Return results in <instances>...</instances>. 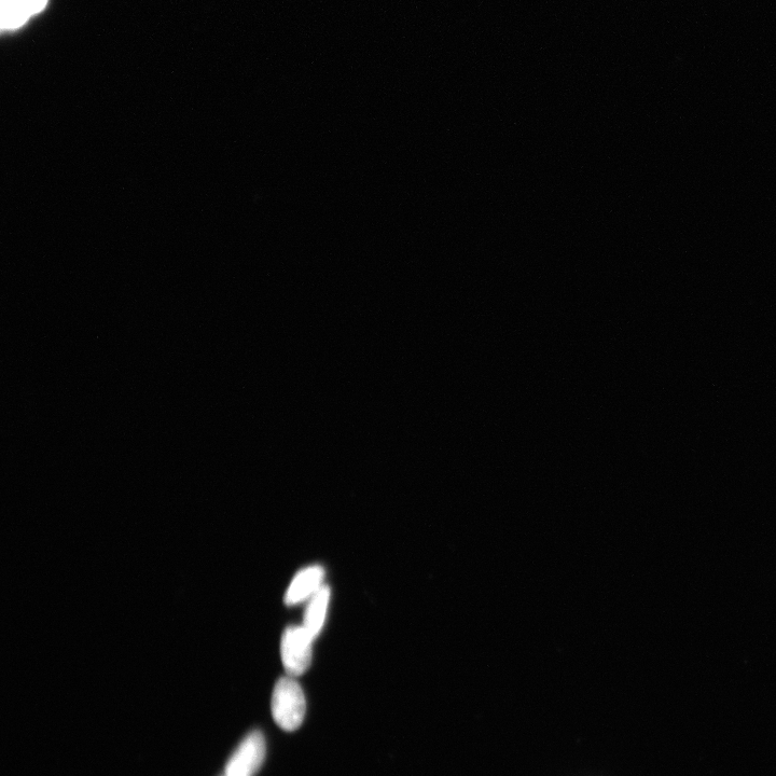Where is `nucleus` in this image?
Here are the masks:
<instances>
[{"label":"nucleus","mask_w":776,"mask_h":776,"mask_svg":"<svg viewBox=\"0 0 776 776\" xmlns=\"http://www.w3.org/2000/svg\"><path fill=\"white\" fill-rule=\"evenodd\" d=\"M48 0H2L3 29H17L43 10Z\"/></svg>","instance_id":"39448f33"},{"label":"nucleus","mask_w":776,"mask_h":776,"mask_svg":"<svg viewBox=\"0 0 776 776\" xmlns=\"http://www.w3.org/2000/svg\"><path fill=\"white\" fill-rule=\"evenodd\" d=\"M313 641L312 636L303 626L286 629L282 637L281 656L284 669L289 676H300L310 668Z\"/></svg>","instance_id":"f03ea898"},{"label":"nucleus","mask_w":776,"mask_h":776,"mask_svg":"<svg viewBox=\"0 0 776 776\" xmlns=\"http://www.w3.org/2000/svg\"><path fill=\"white\" fill-rule=\"evenodd\" d=\"M330 601V589L324 586L310 599L306 614L303 618V627L315 640L321 633L327 616V609Z\"/></svg>","instance_id":"423d86ee"},{"label":"nucleus","mask_w":776,"mask_h":776,"mask_svg":"<svg viewBox=\"0 0 776 776\" xmlns=\"http://www.w3.org/2000/svg\"><path fill=\"white\" fill-rule=\"evenodd\" d=\"M226 776H231V775H226Z\"/></svg>","instance_id":"0eeeda50"},{"label":"nucleus","mask_w":776,"mask_h":776,"mask_svg":"<svg viewBox=\"0 0 776 776\" xmlns=\"http://www.w3.org/2000/svg\"><path fill=\"white\" fill-rule=\"evenodd\" d=\"M271 706L275 723L283 730L295 731L302 725L307 702L293 676L283 677L276 683Z\"/></svg>","instance_id":"f257e3e1"},{"label":"nucleus","mask_w":776,"mask_h":776,"mask_svg":"<svg viewBox=\"0 0 776 776\" xmlns=\"http://www.w3.org/2000/svg\"><path fill=\"white\" fill-rule=\"evenodd\" d=\"M266 757V740L260 731L249 733L226 767V775L252 776L261 767Z\"/></svg>","instance_id":"7ed1b4c3"},{"label":"nucleus","mask_w":776,"mask_h":776,"mask_svg":"<svg viewBox=\"0 0 776 776\" xmlns=\"http://www.w3.org/2000/svg\"><path fill=\"white\" fill-rule=\"evenodd\" d=\"M325 570L320 565H313L300 571L291 581L286 592L285 603L295 606L311 599L324 585Z\"/></svg>","instance_id":"20e7f679"}]
</instances>
